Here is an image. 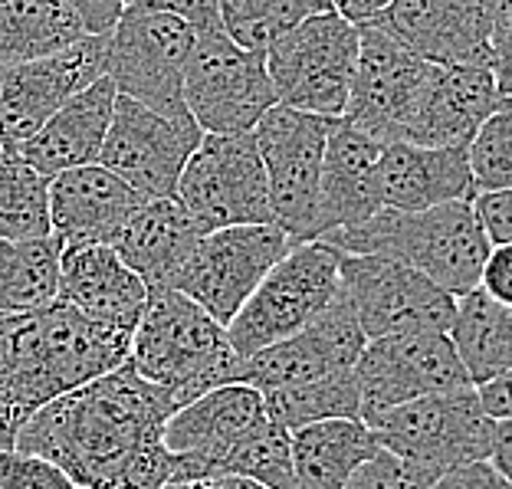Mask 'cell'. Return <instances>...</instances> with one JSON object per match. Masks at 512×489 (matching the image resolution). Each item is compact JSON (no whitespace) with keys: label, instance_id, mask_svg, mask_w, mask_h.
Instances as JSON below:
<instances>
[{"label":"cell","instance_id":"6da1fadb","mask_svg":"<svg viewBox=\"0 0 512 489\" xmlns=\"http://www.w3.org/2000/svg\"><path fill=\"white\" fill-rule=\"evenodd\" d=\"M174 398L132 362L66 391L17 430L14 447L53 460L79 489H161L178 460L161 440Z\"/></svg>","mask_w":512,"mask_h":489},{"label":"cell","instance_id":"7a4b0ae2","mask_svg":"<svg viewBox=\"0 0 512 489\" xmlns=\"http://www.w3.org/2000/svg\"><path fill=\"white\" fill-rule=\"evenodd\" d=\"M132 332L86 319L53 299L37 312H0V447H14L33 411L128 362Z\"/></svg>","mask_w":512,"mask_h":489},{"label":"cell","instance_id":"3957f363","mask_svg":"<svg viewBox=\"0 0 512 489\" xmlns=\"http://www.w3.org/2000/svg\"><path fill=\"white\" fill-rule=\"evenodd\" d=\"M319 240L332 243L342 253L384 256V260L404 263L453 296L480 286L486 253L493 247L473 211V201H450L427 207V211L381 207L362 224L332 230Z\"/></svg>","mask_w":512,"mask_h":489},{"label":"cell","instance_id":"277c9868","mask_svg":"<svg viewBox=\"0 0 512 489\" xmlns=\"http://www.w3.org/2000/svg\"><path fill=\"white\" fill-rule=\"evenodd\" d=\"M128 362L181 407L220 384L240 381L243 358L230 345L227 325L204 306L171 286H151Z\"/></svg>","mask_w":512,"mask_h":489},{"label":"cell","instance_id":"5b68a950","mask_svg":"<svg viewBox=\"0 0 512 489\" xmlns=\"http://www.w3.org/2000/svg\"><path fill=\"white\" fill-rule=\"evenodd\" d=\"M342 253L325 240L293 243L227 325L240 358L302 332L342 286Z\"/></svg>","mask_w":512,"mask_h":489},{"label":"cell","instance_id":"8992f818","mask_svg":"<svg viewBox=\"0 0 512 489\" xmlns=\"http://www.w3.org/2000/svg\"><path fill=\"white\" fill-rule=\"evenodd\" d=\"M375 440L434 476L473 460H490L496 421L476 388L430 394L362 417Z\"/></svg>","mask_w":512,"mask_h":489},{"label":"cell","instance_id":"52a82bcc","mask_svg":"<svg viewBox=\"0 0 512 489\" xmlns=\"http://www.w3.org/2000/svg\"><path fill=\"white\" fill-rule=\"evenodd\" d=\"M358 23L339 10H319L266 50V73L279 106L339 119L352 92Z\"/></svg>","mask_w":512,"mask_h":489},{"label":"cell","instance_id":"ba28073f","mask_svg":"<svg viewBox=\"0 0 512 489\" xmlns=\"http://www.w3.org/2000/svg\"><path fill=\"white\" fill-rule=\"evenodd\" d=\"M174 197L201 227V234L240 224H273L266 168L253 132H204L181 171Z\"/></svg>","mask_w":512,"mask_h":489},{"label":"cell","instance_id":"9c48e42d","mask_svg":"<svg viewBox=\"0 0 512 489\" xmlns=\"http://www.w3.org/2000/svg\"><path fill=\"white\" fill-rule=\"evenodd\" d=\"M184 106L211 135L253 132V125L276 106L266 53L243 50L220 27L197 33L184 69Z\"/></svg>","mask_w":512,"mask_h":489},{"label":"cell","instance_id":"30bf717a","mask_svg":"<svg viewBox=\"0 0 512 489\" xmlns=\"http://www.w3.org/2000/svg\"><path fill=\"white\" fill-rule=\"evenodd\" d=\"M329 125L332 119L279 106V102L253 125L256 148L266 168L273 224L286 230L293 243L316 240L319 181Z\"/></svg>","mask_w":512,"mask_h":489},{"label":"cell","instance_id":"8fae6325","mask_svg":"<svg viewBox=\"0 0 512 489\" xmlns=\"http://www.w3.org/2000/svg\"><path fill=\"white\" fill-rule=\"evenodd\" d=\"M197 30L174 14L128 4L109 33L106 76L119 96L178 115L184 106V69H188Z\"/></svg>","mask_w":512,"mask_h":489},{"label":"cell","instance_id":"7c38bea8","mask_svg":"<svg viewBox=\"0 0 512 489\" xmlns=\"http://www.w3.org/2000/svg\"><path fill=\"white\" fill-rule=\"evenodd\" d=\"M289 247H293V237L276 224L211 230V234H201L178 276L171 279V289L204 306L220 325H230Z\"/></svg>","mask_w":512,"mask_h":489},{"label":"cell","instance_id":"4fadbf2b","mask_svg":"<svg viewBox=\"0 0 512 489\" xmlns=\"http://www.w3.org/2000/svg\"><path fill=\"white\" fill-rule=\"evenodd\" d=\"M109 69V33H86L50 56L0 66V151H14Z\"/></svg>","mask_w":512,"mask_h":489},{"label":"cell","instance_id":"5bb4252c","mask_svg":"<svg viewBox=\"0 0 512 489\" xmlns=\"http://www.w3.org/2000/svg\"><path fill=\"white\" fill-rule=\"evenodd\" d=\"M201 138L204 128L191 119V112L168 115L138 99L119 96L99 165L115 171L142 197H174L181 171Z\"/></svg>","mask_w":512,"mask_h":489},{"label":"cell","instance_id":"9a60e30c","mask_svg":"<svg viewBox=\"0 0 512 489\" xmlns=\"http://www.w3.org/2000/svg\"><path fill=\"white\" fill-rule=\"evenodd\" d=\"M339 273L368 342L384 335L450 329L457 296L411 266L384 260V256L342 253Z\"/></svg>","mask_w":512,"mask_h":489},{"label":"cell","instance_id":"2e32d148","mask_svg":"<svg viewBox=\"0 0 512 489\" xmlns=\"http://www.w3.org/2000/svg\"><path fill=\"white\" fill-rule=\"evenodd\" d=\"M362 417L384 407L473 388L447 332H404L371 339L355 362Z\"/></svg>","mask_w":512,"mask_h":489},{"label":"cell","instance_id":"e0dca14e","mask_svg":"<svg viewBox=\"0 0 512 489\" xmlns=\"http://www.w3.org/2000/svg\"><path fill=\"white\" fill-rule=\"evenodd\" d=\"M263 394L253 384L230 381L201 394L174 411L161 440L178 460L174 480H204L220 476L234 450L266 421Z\"/></svg>","mask_w":512,"mask_h":489},{"label":"cell","instance_id":"ac0fdd59","mask_svg":"<svg viewBox=\"0 0 512 489\" xmlns=\"http://www.w3.org/2000/svg\"><path fill=\"white\" fill-rule=\"evenodd\" d=\"M365 345L368 335L355 316L352 299L339 286L335 299L306 329L243 358L240 381L253 384L256 391L293 388V384L335 375V371H352L358 355L365 352Z\"/></svg>","mask_w":512,"mask_h":489},{"label":"cell","instance_id":"d6986e66","mask_svg":"<svg viewBox=\"0 0 512 489\" xmlns=\"http://www.w3.org/2000/svg\"><path fill=\"white\" fill-rule=\"evenodd\" d=\"M430 63L375 23H358V60L342 119L381 142H394L424 86Z\"/></svg>","mask_w":512,"mask_h":489},{"label":"cell","instance_id":"ffe728a7","mask_svg":"<svg viewBox=\"0 0 512 489\" xmlns=\"http://www.w3.org/2000/svg\"><path fill=\"white\" fill-rule=\"evenodd\" d=\"M368 23L434 66L490 69L493 14L480 0H391Z\"/></svg>","mask_w":512,"mask_h":489},{"label":"cell","instance_id":"44dd1931","mask_svg":"<svg viewBox=\"0 0 512 489\" xmlns=\"http://www.w3.org/2000/svg\"><path fill=\"white\" fill-rule=\"evenodd\" d=\"M499 102L503 96L490 69L430 63L398 138L427 148L470 145Z\"/></svg>","mask_w":512,"mask_h":489},{"label":"cell","instance_id":"7402d4cb","mask_svg":"<svg viewBox=\"0 0 512 489\" xmlns=\"http://www.w3.org/2000/svg\"><path fill=\"white\" fill-rule=\"evenodd\" d=\"M148 197L125 184L119 174L92 161L60 171L50 178V227L66 247H96L109 243L125 227V220Z\"/></svg>","mask_w":512,"mask_h":489},{"label":"cell","instance_id":"603a6c76","mask_svg":"<svg viewBox=\"0 0 512 489\" xmlns=\"http://www.w3.org/2000/svg\"><path fill=\"white\" fill-rule=\"evenodd\" d=\"M384 142L348 119H332L325 142L316 240L332 230L355 227L381 211L378 201V158Z\"/></svg>","mask_w":512,"mask_h":489},{"label":"cell","instance_id":"cb8c5ba5","mask_svg":"<svg viewBox=\"0 0 512 489\" xmlns=\"http://www.w3.org/2000/svg\"><path fill=\"white\" fill-rule=\"evenodd\" d=\"M476 184L467 145L427 148L414 142H384L378 158V201L394 211H427L450 201H473Z\"/></svg>","mask_w":512,"mask_h":489},{"label":"cell","instance_id":"d4e9b609","mask_svg":"<svg viewBox=\"0 0 512 489\" xmlns=\"http://www.w3.org/2000/svg\"><path fill=\"white\" fill-rule=\"evenodd\" d=\"M56 299L112 329L132 332L142 319L148 286L122 263L106 243L96 247H66L60 260V289Z\"/></svg>","mask_w":512,"mask_h":489},{"label":"cell","instance_id":"484cf974","mask_svg":"<svg viewBox=\"0 0 512 489\" xmlns=\"http://www.w3.org/2000/svg\"><path fill=\"white\" fill-rule=\"evenodd\" d=\"M115 99H119V89L112 79H96L73 99H66L14 155H20L46 178L79 165H92L99 161L102 142H106Z\"/></svg>","mask_w":512,"mask_h":489},{"label":"cell","instance_id":"4316f807","mask_svg":"<svg viewBox=\"0 0 512 489\" xmlns=\"http://www.w3.org/2000/svg\"><path fill=\"white\" fill-rule=\"evenodd\" d=\"M197 240H201V227L184 211L178 197H148L135 207L109 247L151 289L171 286Z\"/></svg>","mask_w":512,"mask_h":489},{"label":"cell","instance_id":"83f0119b","mask_svg":"<svg viewBox=\"0 0 512 489\" xmlns=\"http://www.w3.org/2000/svg\"><path fill=\"white\" fill-rule=\"evenodd\" d=\"M296 489H342L381 444L362 417H339L289 430Z\"/></svg>","mask_w":512,"mask_h":489},{"label":"cell","instance_id":"f1b7e54d","mask_svg":"<svg viewBox=\"0 0 512 489\" xmlns=\"http://www.w3.org/2000/svg\"><path fill=\"white\" fill-rule=\"evenodd\" d=\"M447 335L473 388L512 365V306L483 293L480 286L457 296Z\"/></svg>","mask_w":512,"mask_h":489},{"label":"cell","instance_id":"f546056e","mask_svg":"<svg viewBox=\"0 0 512 489\" xmlns=\"http://www.w3.org/2000/svg\"><path fill=\"white\" fill-rule=\"evenodd\" d=\"M86 37L66 0H0V66L50 56Z\"/></svg>","mask_w":512,"mask_h":489},{"label":"cell","instance_id":"4dcf8cb0","mask_svg":"<svg viewBox=\"0 0 512 489\" xmlns=\"http://www.w3.org/2000/svg\"><path fill=\"white\" fill-rule=\"evenodd\" d=\"M63 243L50 237L0 240V312H37L60 289Z\"/></svg>","mask_w":512,"mask_h":489},{"label":"cell","instance_id":"1f68e13d","mask_svg":"<svg viewBox=\"0 0 512 489\" xmlns=\"http://www.w3.org/2000/svg\"><path fill=\"white\" fill-rule=\"evenodd\" d=\"M266 414L283 427L296 430L319 421H339V417H362V394H358V378L352 371H335L293 388L260 391Z\"/></svg>","mask_w":512,"mask_h":489},{"label":"cell","instance_id":"d6a6232c","mask_svg":"<svg viewBox=\"0 0 512 489\" xmlns=\"http://www.w3.org/2000/svg\"><path fill=\"white\" fill-rule=\"evenodd\" d=\"M50 178L20 155H0V240L50 237Z\"/></svg>","mask_w":512,"mask_h":489},{"label":"cell","instance_id":"836d02e7","mask_svg":"<svg viewBox=\"0 0 512 489\" xmlns=\"http://www.w3.org/2000/svg\"><path fill=\"white\" fill-rule=\"evenodd\" d=\"M319 10L332 7L322 0H220V30L243 50L266 53L283 33Z\"/></svg>","mask_w":512,"mask_h":489},{"label":"cell","instance_id":"e575fe53","mask_svg":"<svg viewBox=\"0 0 512 489\" xmlns=\"http://www.w3.org/2000/svg\"><path fill=\"white\" fill-rule=\"evenodd\" d=\"M224 473L250 476V480L270 489H296L289 427L273 421V417H266V421L234 450V457L227 460Z\"/></svg>","mask_w":512,"mask_h":489},{"label":"cell","instance_id":"d590c367","mask_svg":"<svg viewBox=\"0 0 512 489\" xmlns=\"http://www.w3.org/2000/svg\"><path fill=\"white\" fill-rule=\"evenodd\" d=\"M476 194L512 188V99H503L467 145Z\"/></svg>","mask_w":512,"mask_h":489},{"label":"cell","instance_id":"8d00e7d4","mask_svg":"<svg viewBox=\"0 0 512 489\" xmlns=\"http://www.w3.org/2000/svg\"><path fill=\"white\" fill-rule=\"evenodd\" d=\"M434 480L437 476L430 470L381 447L375 457H368L362 467L348 476L342 489H427Z\"/></svg>","mask_w":512,"mask_h":489},{"label":"cell","instance_id":"74e56055","mask_svg":"<svg viewBox=\"0 0 512 489\" xmlns=\"http://www.w3.org/2000/svg\"><path fill=\"white\" fill-rule=\"evenodd\" d=\"M0 489H79L76 480L53 460L17 447H0Z\"/></svg>","mask_w":512,"mask_h":489},{"label":"cell","instance_id":"f35d334b","mask_svg":"<svg viewBox=\"0 0 512 489\" xmlns=\"http://www.w3.org/2000/svg\"><path fill=\"white\" fill-rule=\"evenodd\" d=\"M490 73L503 99H512V4L493 14L490 30Z\"/></svg>","mask_w":512,"mask_h":489},{"label":"cell","instance_id":"ab89813d","mask_svg":"<svg viewBox=\"0 0 512 489\" xmlns=\"http://www.w3.org/2000/svg\"><path fill=\"white\" fill-rule=\"evenodd\" d=\"M473 211L480 217L490 243H512V188L476 194Z\"/></svg>","mask_w":512,"mask_h":489},{"label":"cell","instance_id":"60d3db41","mask_svg":"<svg viewBox=\"0 0 512 489\" xmlns=\"http://www.w3.org/2000/svg\"><path fill=\"white\" fill-rule=\"evenodd\" d=\"M427 489H512V483L490 460H473V463H463V467L440 473Z\"/></svg>","mask_w":512,"mask_h":489},{"label":"cell","instance_id":"b9f144b4","mask_svg":"<svg viewBox=\"0 0 512 489\" xmlns=\"http://www.w3.org/2000/svg\"><path fill=\"white\" fill-rule=\"evenodd\" d=\"M132 4L181 17L184 23H191L197 33L220 27V0H132Z\"/></svg>","mask_w":512,"mask_h":489},{"label":"cell","instance_id":"7bdbcfd3","mask_svg":"<svg viewBox=\"0 0 512 489\" xmlns=\"http://www.w3.org/2000/svg\"><path fill=\"white\" fill-rule=\"evenodd\" d=\"M480 289L512 306V243H493L490 247L480 273Z\"/></svg>","mask_w":512,"mask_h":489},{"label":"cell","instance_id":"ee69618b","mask_svg":"<svg viewBox=\"0 0 512 489\" xmlns=\"http://www.w3.org/2000/svg\"><path fill=\"white\" fill-rule=\"evenodd\" d=\"M66 7L79 17L86 33H112V27L125 14L128 0H66Z\"/></svg>","mask_w":512,"mask_h":489},{"label":"cell","instance_id":"f6af8a7d","mask_svg":"<svg viewBox=\"0 0 512 489\" xmlns=\"http://www.w3.org/2000/svg\"><path fill=\"white\" fill-rule=\"evenodd\" d=\"M476 394H480L486 414H490L493 421H506V417H512V365L506 371H499L496 378L476 384Z\"/></svg>","mask_w":512,"mask_h":489},{"label":"cell","instance_id":"bcb514c9","mask_svg":"<svg viewBox=\"0 0 512 489\" xmlns=\"http://www.w3.org/2000/svg\"><path fill=\"white\" fill-rule=\"evenodd\" d=\"M490 463L512 483V417H506V421H496Z\"/></svg>","mask_w":512,"mask_h":489},{"label":"cell","instance_id":"7dc6e473","mask_svg":"<svg viewBox=\"0 0 512 489\" xmlns=\"http://www.w3.org/2000/svg\"><path fill=\"white\" fill-rule=\"evenodd\" d=\"M391 0H335V10L352 23H365L371 17H378Z\"/></svg>","mask_w":512,"mask_h":489},{"label":"cell","instance_id":"c3c4849f","mask_svg":"<svg viewBox=\"0 0 512 489\" xmlns=\"http://www.w3.org/2000/svg\"><path fill=\"white\" fill-rule=\"evenodd\" d=\"M161 489H234L224 473L220 476H204V480H171Z\"/></svg>","mask_w":512,"mask_h":489},{"label":"cell","instance_id":"681fc988","mask_svg":"<svg viewBox=\"0 0 512 489\" xmlns=\"http://www.w3.org/2000/svg\"><path fill=\"white\" fill-rule=\"evenodd\" d=\"M480 4L490 10V14H496V10H503L506 4H512V0H480Z\"/></svg>","mask_w":512,"mask_h":489},{"label":"cell","instance_id":"f907efd6","mask_svg":"<svg viewBox=\"0 0 512 489\" xmlns=\"http://www.w3.org/2000/svg\"><path fill=\"white\" fill-rule=\"evenodd\" d=\"M322 4H325V7H335V0H322Z\"/></svg>","mask_w":512,"mask_h":489},{"label":"cell","instance_id":"816d5d0a","mask_svg":"<svg viewBox=\"0 0 512 489\" xmlns=\"http://www.w3.org/2000/svg\"><path fill=\"white\" fill-rule=\"evenodd\" d=\"M0 155H4V151H0Z\"/></svg>","mask_w":512,"mask_h":489},{"label":"cell","instance_id":"f5cc1de1","mask_svg":"<svg viewBox=\"0 0 512 489\" xmlns=\"http://www.w3.org/2000/svg\"><path fill=\"white\" fill-rule=\"evenodd\" d=\"M128 4H132V0H128Z\"/></svg>","mask_w":512,"mask_h":489}]
</instances>
